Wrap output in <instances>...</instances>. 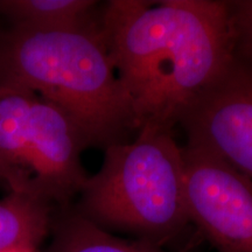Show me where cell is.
<instances>
[{
	"instance_id": "9c48e42d",
	"label": "cell",
	"mask_w": 252,
	"mask_h": 252,
	"mask_svg": "<svg viewBox=\"0 0 252 252\" xmlns=\"http://www.w3.org/2000/svg\"><path fill=\"white\" fill-rule=\"evenodd\" d=\"M54 237L48 252H163L144 242L112 235L77 212L62 214L53 224Z\"/></svg>"
},
{
	"instance_id": "6da1fadb",
	"label": "cell",
	"mask_w": 252,
	"mask_h": 252,
	"mask_svg": "<svg viewBox=\"0 0 252 252\" xmlns=\"http://www.w3.org/2000/svg\"><path fill=\"white\" fill-rule=\"evenodd\" d=\"M100 32L138 130L173 131L235 61L228 1L111 0Z\"/></svg>"
},
{
	"instance_id": "52a82bcc",
	"label": "cell",
	"mask_w": 252,
	"mask_h": 252,
	"mask_svg": "<svg viewBox=\"0 0 252 252\" xmlns=\"http://www.w3.org/2000/svg\"><path fill=\"white\" fill-rule=\"evenodd\" d=\"M93 0H2L0 12L17 30L76 31L100 26L102 6Z\"/></svg>"
},
{
	"instance_id": "7c38bea8",
	"label": "cell",
	"mask_w": 252,
	"mask_h": 252,
	"mask_svg": "<svg viewBox=\"0 0 252 252\" xmlns=\"http://www.w3.org/2000/svg\"><path fill=\"white\" fill-rule=\"evenodd\" d=\"M249 71H250V70H249ZM251 72H252V71H251Z\"/></svg>"
},
{
	"instance_id": "5b68a950",
	"label": "cell",
	"mask_w": 252,
	"mask_h": 252,
	"mask_svg": "<svg viewBox=\"0 0 252 252\" xmlns=\"http://www.w3.org/2000/svg\"><path fill=\"white\" fill-rule=\"evenodd\" d=\"M182 150L189 222L217 252H252V180L202 147Z\"/></svg>"
},
{
	"instance_id": "ba28073f",
	"label": "cell",
	"mask_w": 252,
	"mask_h": 252,
	"mask_svg": "<svg viewBox=\"0 0 252 252\" xmlns=\"http://www.w3.org/2000/svg\"><path fill=\"white\" fill-rule=\"evenodd\" d=\"M50 206L12 191L0 200V252L15 247L37 248L52 228Z\"/></svg>"
},
{
	"instance_id": "30bf717a",
	"label": "cell",
	"mask_w": 252,
	"mask_h": 252,
	"mask_svg": "<svg viewBox=\"0 0 252 252\" xmlns=\"http://www.w3.org/2000/svg\"><path fill=\"white\" fill-rule=\"evenodd\" d=\"M235 61L252 71V0L228 1Z\"/></svg>"
},
{
	"instance_id": "277c9868",
	"label": "cell",
	"mask_w": 252,
	"mask_h": 252,
	"mask_svg": "<svg viewBox=\"0 0 252 252\" xmlns=\"http://www.w3.org/2000/svg\"><path fill=\"white\" fill-rule=\"evenodd\" d=\"M86 141L71 119L33 91L0 84V179L12 193L64 206L80 193Z\"/></svg>"
},
{
	"instance_id": "7a4b0ae2",
	"label": "cell",
	"mask_w": 252,
	"mask_h": 252,
	"mask_svg": "<svg viewBox=\"0 0 252 252\" xmlns=\"http://www.w3.org/2000/svg\"><path fill=\"white\" fill-rule=\"evenodd\" d=\"M0 84L33 91L61 109L87 147L106 149L138 131L100 26L48 32L13 28L0 40Z\"/></svg>"
},
{
	"instance_id": "3957f363",
	"label": "cell",
	"mask_w": 252,
	"mask_h": 252,
	"mask_svg": "<svg viewBox=\"0 0 252 252\" xmlns=\"http://www.w3.org/2000/svg\"><path fill=\"white\" fill-rule=\"evenodd\" d=\"M77 212L106 231H122L159 248L189 222L184 150L172 131L144 126L134 139L110 145L88 176Z\"/></svg>"
},
{
	"instance_id": "8fae6325",
	"label": "cell",
	"mask_w": 252,
	"mask_h": 252,
	"mask_svg": "<svg viewBox=\"0 0 252 252\" xmlns=\"http://www.w3.org/2000/svg\"><path fill=\"white\" fill-rule=\"evenodd\" d=\"M4 252H36V248L32 247H15L12 249H8Z\"/></svg>"
},
{
	"instance_id": "8992f818",
	"label": "cell",
	"mask_w": 252,
	"mask_h": 252,
	"mask_svg": "<svg viewBox=\"0 0 252 252\" xmlns=\"http://www.w3.org/2000/svg\"><path fill=\"white\" fill-rule=\"evenodd\" d=\"M187 144L216 154L252 180V72L234 61L185 113Z\"/></svg>"
}]
</instances>
